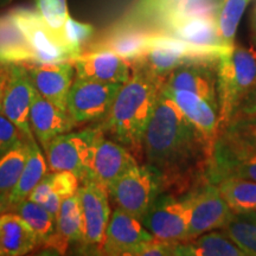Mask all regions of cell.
Here are the masks:
<instances>
[{"label":"cell","instance_id":"cb8c5ba5","mask_svg":"<svg viewBox=\"0 0 256 256\" xmlns=\"http://www.w3.org/2000/svg\"><path fill=\"white\" fill-rule=\"evenodd\" d=\"M34 230L18 214H0V256H23L38 247Z\"/></svg>","mask_w":256,"mask_h":256},{"label":"cell","instance_id":"74e56055","mask_svg":"<svg viewBox=\"0 0 256 256\" xmlns=\"http://www.w3.org/2000/svg\"><path fill=\"white\" fill-rule=\"evenodd\" d=\"M178 243L153 238L140 248L138 256H176Z\"/></svg>","mask_w":256,"mask_h":256},{"label":"cell","instance_id":"4fadbf2b","mask_svg":"<svg viewBox=\"0 0 256 256\" xmlns=\"http://www.w3.org/2000/svg\"><path fill=\"white\" fill-rule=\"evenodd\" d=\"M153 238L142 220L115 208L106 230L101 255L138 256L140 248Z\"/></svg>","mask_w":256,"mask_h":256},{"label":"cell","instance_id":"83f0119b","mask_svg":"<svg viewBox=\"0 0 256 256\" xmlns=\"http://www.w3.org/2000/svg\"><path fill=\"white\" fill-rule=\"evenodd\" d=\"M28 145H30V151H28L23 172H22L17 184L8 192L10 209L16 204L28 200L34 188L37 186L38 183L46 174V172L49 171L46 156H44L40 146L37 145V140H28Z\"/></svg>","mask_w":256,"mask_h":256},{"label":"cell","instance_id":"ba28073f","mask_svg":"<svg viewBox=\"0 0 256 256\" xmlns=\"http://www.w3.org/2000/svg\"><path fill=\"white\" fill-rule=\"evenodd\" d=\"M121 86L75 78L68 94L66 110L76 126L104 120Z\"/></svg>","mask_w":256,"mask_h":256},{"label":"cell","instance_id":"e575fe53","mask_svg":"<svg viewBox=\"0 0 256 256\" xmlns=\"http://www.w3.org/2000/svg\"><path fill=\"white\" fill-rule=\"evenodd\" d=\"M220 133L256 152V118H234Z\"/></svg>","mask_w":256,"mask_h":256},{"label":"cell","instance_id":"44dd1931","mask_svg":"<svg viewBox=\"0 0 256 256\" xmlns=\"http://www.w3.org/2000/svg\"><path fill=\"white\" fill-rule=\"evenodd\" d=\"M162 92L180 108L185 116L215 146L220 134V110L202 96L188 90L168 89L162 86Z\"/></svg>","mask_w":256,"mask_h":256},{"label":"cell","instance_id":"7402d4cb","mask_svg":"<svg viewBox=\"0 0 256 256\" xmlns=\"http://www.w3.org/2000/svg\"><path fill=\"white\" fill-rule=\"evenodd\" d=\"M84 220L78 194L66 198L60 204L56 217L55 232L50 236L44 247L64 254L72 243L82 244L84 240Z\"/></svg>","mask_w":256,"mask_h":256},{"label":"cell","instance_id":"f1b7e54d","mask_svg":"<svg viewBox=\"0 0 256 256\" xmlns=\"http://www.w3.org/2000/svg\"><path fill=\"white\" fill-rule=\"evenodd\" d=\"M211 183L216 185L234 212L256 210V182L235 176H224L214 179Z\"/></svg>","mask_w":256,"mask_h":256},{"label":"cell","instance_id":"836d02e7","mask_svg":"<svg viewBox=\"0 0 256 256\" xmlns=\"http://www.w3.org/2000/svg\"><path fill=\"white\" fill-rule=\"evenodd\" d=\"M36 10L46 23L66 40L63 28L70 17L66 0H36Z\"/></svg>","mask_w":256,"mask_h":256},{"label":"cell","instance_id":"f6af8a7d","mask_svg":"<svg viewBox=\"0 0 256 256\" xmlns=\"http://www.w3.org/2000/svg\"><path fill=\"white\" fill-rule=\"evenodd\" d=\"M252 54H254V56L256 57V51L255 50H252Z\"/></svg>","mask_w":256,"mask_h":256},{"label":"cell","instance_id":"8992f818","mask_svg":"<svg viewBox=\"0 0 256 256\" xmlns=\"http://www.w3.org/2000/svg\"><path fill=\"white\" fill-rule=\"evenodd\" d=\"M10 14L34 50V64L72 62L81 55L46 23L37 10L18 8Z\"/></svg>","mask_w":256,"mask_h":256},{"label":"cell","instance_id":"5bb4252c","mask_svg":"<svg viewBox=\"0 0 256 256\" xmlns=\"http://www.w3.org/2000/svg\"><path fill=\"white\" fill-rule=\"evenodd\" d=\"M224 176H235L256 182V152L226 133H220L214 146L208 182Z\"/></svg>","mask_w":256,"mask_h":256},{"label":"cell","instance_id":"2e32d148","mask_svg":"<svg viewBox=\"0 0 256 256\" xmlns=\"http://www.w3.org/2000/svg\"><path fill=\"white\" fill-rule=\"evenodd\" d=\"M156 31L159 30L145 25L119 22L98 40L89 42L83 51L107 50L133 60L145 52L150 40Z\"/></svg>","mask_w":256,"mask_h":256},{"label":"cell","instance_id":"7bdbcfd3","mask_svg":"<svg viewBox=\"0 0 256 256\" xmlns=\"http://www.w3.org/2000/svg\"><path fill=\"white\" fill-rule=\"evenodd\" d=\"M252 28H254V31L256 34V8L254 10V14H252Z\"/></svg>","mask_w":256,"mask_h":256},{"label":"cell","instance_id":"3957f363","mask_svg":"<svg viewBox=\"0 0 256 256\" xmlns=\"http://www.w3.org/2000/svg\"><path fill=\"white\" fill-rule=\"evenodd\" d=\"M256 82V57L252 50L234 46L217 62L220 133L232 121L236 108Z\"/></svg>","mask_w":256,"mask_h":256},{"label":"cell","instance_id":"ee69618b","mask_svg":"<svg viewBox=\"0 0 256 256\" xmlns=\"http://www.w3.org/2000/svg\"><path fill=\"white\" fill-rule=\"evenodd\" d=\"M10 2V0H2V4H5V2Z\"/></svg>","mask_w":256,"mask_h":256},{"label":"cell","instance_id":"4dcf8cb0","mask_svg":"<svg viewBox=\"0 0 256 256\" xmlns=\"http://www.w3.org/2000/svg\"><path fill=\"white\" fill-rule=\"evenodd\" d=\"M247 256H256V210L234 212L232 218L222 229Z\"/></svg>","mask_w":256,"mask_h":256},{"label":"cell","instance_id":"52a82bcc","mask_svg":"<svg viewBox=\"0 0 256 256\" xmlns=\"http://www.w3.org/2000/svg\"><path fill=\"white\" fill-rule=\"evenodd\" d=\"M191 203L192 191L182 196L162 192L142 217V226L156 238L186 241Z\"/></svg>","mask_w":256,"mask_h":256},{"label":"cell","instance_id":"30bf717a","mask_svg":"<svg viewBox=\"0 0 256 256\" xmlns=\"http://www.w3.org/2000/svg\"><path fill=\"white\" fill-rule=\"evenodd\" d=\"M84 220V250L101 255L106 230L110 222L112 210L107 188L92 178L80 182L78 190Z\"/></svg>","mask_w":256,"mask_h":256},{"label":"cell","instance_id":"ab89813d","mask_svg":"<svg viewBox=\"0 0 256 256\" xmlns=\"http://www.w3.org/2000/svg\"><path fill=\"white\" fill-rule=\"evenodd\" d=\"M234 118H256V82L240 102Z\"/></svg>","mask_w":256,"mask_h":256},{"label":"cell","instance_id":"5b68a950","mask_svg":"<svg viewBox=\"0 0 256 256\" xmlns=\"http://www.w3.org/2000/svg\"><path fill=\"white\" fill-rule=\"evenodd\" d=\"M107 190L115 208H120L140 220L156 197L164 192L159 174L147 164H138L112 183Z\"/></svg>","mask_w":256,"mask_h":256},{"label":"cell","instance_id":"8fae6325","mask_svg":"<svg viewBox=\"0 0 256 256\" xmlns=\"http://www.w3.org/2000/svg\"><path fill=\"white\" fill-rule=\"evenodd\" d=\"M232 216L234 211L220 194L216 185L211 182H206L192 191L186 241L211 230L223 229Z\"/></svg>","mask_w":256,"mask_h":256},{"label":"cell","instance_id":"ffe728a7","mask_svg":"<svg viewBox=\"0 0 256 256\" xmlns=\"http://www.w3.org/2000/svg\"><path fill=\"white\" fill-rule=\"evenodd\" d=\"M30 127L34 139L44 150L54 138L72 132L76 124L68 112L51 104L34 88L30 108Z\"/></svg>","mask_w":256,"mask_h":256},{"label":"cell","instance_id":"8d00e7d4","mask_svg":"<svg viewBox=\"0 0 256 256\" xmlns=\"http://www.w3.org/2000/svg\"><path fill=\"white\" fill-rule=\"evenodd\" d=\"M24 139H28L25 134L12 121L0 113V156Z\"/></svg>","mask_w":256,"mask_h":256},{"label":"cell","instance_id":"9c48e42d","mask_svg":"<svg viewBox=\"0 0 256 256\" xmlns=\"http://www.w3.org/2000/svg\"><path fill=\"white\" fill-rule=\"evenodd\" d=\"M98 127L54 138L44 151L49 171H70L78 180L88 178L92 146Z\"/></svg>","mask_w":256,"mask_h":256},{"label":"cell","instance_id":"7c38bea8","mask_svg":"<svg viewBox=\"0 0 256 256\" xmlns=\"http://www.w3.org/2000/svg\"><path fill=\"white\" fill-rule=\"evenodd\" d=\"M138 164L139 160L130 150L114 140L107 139L98 127L92 146L88 178L95 179L108 188Z\"/></svg>","mask_w":256,"mask_h":256},{"label":"cell","instance_id":"484cf974","mask_svg":"<svg viewBox=\"0 0 256 256\" xmlns=\"http://www.w3.org/2000/svg\"><path fill=\"white\" fill-rule=\"evenodd\" d=\"M162 32L188 43L202 46H222L214 17H190L166 25Z\"/></svg>","mask_w":256,"mask_h":256},{"label":"cell","instance_id":"9a60e30c","mask_svg":"<svg viewBox=\"0 0 256 256\" xmlns=\"http://www.w3.org/2000/svg\"><path fill=\"white\" fill-rule=\"evenodd\" d=\"M34 92V87L28 78L26 66L23 64H11V74L0 104V113L12 121L28 140L34 139L30 127Z\"/></svg>","mask_w":256,"mask_h":256},{"label":"cell","instance_id":"7a4b0ae2","mask_svg":"<svg viewBox=\"0 0 256 256\" xmlns=\"http://www.w3.org/2000/svg\"><path fill=\"white\" fill-rule=\"evenodd\" d=\"M132 75L115 96L98 127L114 142L142 160V140L164 81L146 68L132 64Z\"/></svg>","mask_w":256,"mask_h":256},{"label":"cell","instance_id":"f35d334b","mask_svg":"<svg viewBox=\"0 0 256 256\" xmlns=\"http://www.w3.org/2000/svg\"><path fill=\"white\" fill-rule=\"evenodd\" d=\"M158 2L159 0H138V2L132 8V11L121 22L130 24L145 25V26H147V20H148L150 16H151L153 8H156Z\"/></svg>","mask_w":256,"mask_h":256},{"label":"cell","instance_id":"6da1fadb","mask_svg":"<svg viewBox=\"0 0 256 256\" xmlns=\"http://www.w3.org/2000/svg\"><path fill=\"white\" fill-rule=\"evenodd\" d=\"M214 148L180 108L160 90L142 140V159L164 192L186 194L208 182Z\"/></svg>","mask_w":256,"mask_h":256},{"label":"cell","instance_id":"d590c367","mask_svg":"<svg viewBox=\"0 0 256 256\" xmlns=\"http://www.w3.org/2000/svg\"><path fill=\"white\" fill-rule=\"evenodd\" d=\"M64 37L68 44L76 50L78 52L82 54L84 46H87L90 40V38L94 34V28L92 25L81 23V22L75 20L72 17L68 18V20L64 24Z\"/></svg>","mask_w":256,"mask_h":256},{"label":"cell","instance_id":"1f68e13d","mask_svg":"<svg viewBox=\"0 0 256 256\" xmlns=\"http://www.w3.org/2000/svg\"><path fill=\"white\" fill-rule=\"evenodd\" d=\"M28 151V139H24L0 156V194H8L17 184L26 162Z\"/></svg>","mask_w":256,"mask_h":256},{"label":"cell","instance_id":"d6a6232c","mask_svg":"<svg viewBox=\"0 0 256 256\" xmlns=\"http://www.w3.org/2000/svg\"><path fill=\"white\" fill-rule=\"evenodd\" d=\"M249 0H222L216 12V26L222 46H235V34Z\"/></svg>","mask_w":256,"mask_h":256},{"label":"cell","instance_id":"d6986e66","mask_svg":"<svg viewBox=\"0 0 256 256\" xmlns=\"http://www.w3.org/2000/svg\"><path fill=\"white\" fill-rule=\"evenodd\" d=\"M217 62H198L179 66L166 76L162 87L192 92L218 108Z\"/></svg>","mask_w":256,"mask_h":256},{"label":"cell","instance_id":"60d3db41","mask_svg":"<svg viewBox=\"0 0 256 256\" xmlns=\"http://www.w3.org/2000/svg\"><path fill=\"white\" fill-rule=\"evenodd\" d=\"M10 74H11V66L0 64V104H2V96H4L6 86H8Z\"/></svg>","mask_w":256,"mask_h":256},{"label":"cell","instance_id":"f546056e","mask_svg":"<svg viewBox=\"0 0 256 256\" xmlns=\"http://www.w3.org/2000/svg\"><path fill=\"white\" fill-rule=\"evenodd\" d=\"M8 211L18 214L22 218H24L30 224V226L36 232L38 243L46 244L50 236L55 232L56 218L40 204L25 200L20 203L16 204Z\"/></svg>","mask_w":256,"mask_h":256},{"label":"cell","instance_id":"e0dca14e","mask_svg":"<svg viewBox=\"0 0 256 256\" xmlns=\"http://www.w3.org/2000/svg\"><path fill=\"white\" fill-rule=\"evenodd\" d=\"M75 78L124 84L132 75V63L107 50L83 51L72 60Z\"/></svg>","mask_w":256,"mask_h":256},{"label":"cell","instance_id":"603a6c76","mask_svg":"<svg viewBox=\"0 0 256 256\" xmlns=\"http://www.w3.org/2000/svg\"><path fill=\"white\" fill-rule=\"evenodd\" d=\"M80 180L70 171H48L28 200L40 204L57 217L62 202L78 190Z\"/></svg>","mask_w":256,"mask_h":256},{"label":"cell","instance_id":"4316f807","mask_svg":"<svg viewBox=\"0 0 256 256\" xmlns=\"http://www.w3.org/2000/svg\"><path fill=\"white\" fill-rule=\"evenodd\" d=\"M177 255L180 256H247L223 232L211 230L185 242H179Z\"/></svg>","mask_w":256,"mask_h":256},{"label":"cell","instance_id":"d4e9b609","mask_svg":"<svg viewBox=\"0 0 256 256\" xmlns=\"http://www.w3.org/2000/svg\"><path fill=\"white\" fill-rule=\"evenodd\" d=\"M34 54L12 16H0V64H34Z\"/></svg>","mask_w":256,"mask_h":256},{"label":"cell","instance_id":"b9f144b4","mask_svg":"<svg viewBox=\"0 0 256 256\" xmlns=\"http://www.w3.org/2000/svg\"><path fill=\"white\" fill-rule=\"evenodd\" d=\"M10 209L8 194H0V214L8 212Z\"/></svg>","mask_w":256,"mask_h":256},{"label":"cell","instance_id":"277c9868","mask_svg":"<svg viewBox=\"0 0 256 256\" xmlns=\"http://www.w3.org/2000/svg\"><path fill=\"white\" fill-rule=\"evenodd\" d=\"M228 49L230 48L196 46L156 31L150 40L145 52L130 63L144 66L164 81L170 72L185 64L216 62Z\"/></svg>","mask_w":256,"mask_h":256},{"label":"cell","instance_id":"ac0fdd59","mask_svg":"<svg viewBox=\"0 0 256 256\" xmlns=\"http://www.w3.org/2000/svg\"><path fill=\"white\" fill-rule=\"evenodd\" d=\"M25 66L36 90L51 104L66 110L68 94L75 80L72 62L37 63Z\"/></svg>","mask_w":256,"mask_h":256}]
</instances>
